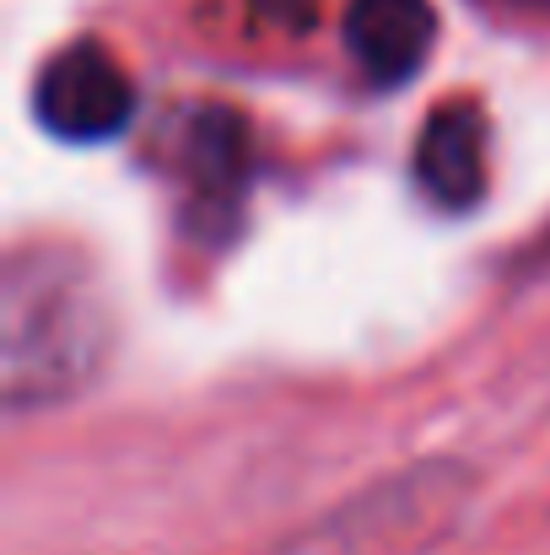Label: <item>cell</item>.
<instances>
[{"label":"cell","instance_id":"obj_1","mask_svg":"<svg viewBox=\"0 0 550 555\" xmlns=\"http://www.w3.org/2000/svg\"><path fill=\"white\" fill-rule=\"evenodd\" d=\"M119 340L98 264L65 243H22L0 275V393L33 415L87 393Z\"/></svg>","mask_w":550,"mask_h":555},{"label":"cell","instance_id":"obj_2","mask_svg":"<svg viewBox=\"0 0 550 555\" xmlns=\"http://www.w3.org/2000/svg\"><path fill=\"white\" fill-rule=\"evenodd\" d=\"M475 502V469L459 459H421L372 480L308 534L276 555H437Z\"/></svg>","mask_w":550,"mask_h":555},{"label":"cell","instance_id":"obj_3","mask_svg":"<svg viewBox=\"0 0 550 555\" xmlns=\"http://www.w3.org/2000/svg\"><path fill=\"white\" fill-rule=\"evenodd\" d=\"M163 152L183 221L205 237L232 232L248 199V119L227 103H183L163 130Z\"/></svg>","mask_w":550,"mask_h":555},{"label":"cell","instance_id":"obj_4","mask_svg":"<svg viewBox=\"0 0 550 555\" xmlns=\"http://www.w3.org/2000/svg\"><path fill=\"white\" fill-rule=\"evenodd\" d=\"M33 119L65 146H103L136 119V81L108 43L76 38L33 81Z\"/></svg>","mask_w":550,"mask_h":555},{"label":"cell","instance_id":"obj_5","mask_svg":"<svg viewBox=\"0 0 550 555\" xmlns=\"http://www.w3.org/2000/svg\"><path fill=\"white\" fill-rule=\"evenodd\" d=\"M415 189L448 210L464 216L486 199L491 179V119L475 98H448L426 114L421 135H415Z\"/></svg>","mask_w":550,"mask_h":555},{"label":"cell","instance_id":"obj_6","mask_svg":"<svg viewBox=\"0 0 550 555\" xmlns=\"http://www.w3.org/2000/svg\"><path fill=\"white\" fill-rule=\"evenodd\" d=\"M341 33L372 87H405L432 60L437 11L432 0H346Z\"/></svg>","mask_w":550,"mask_h":555},{"label":"cell","instance_id":"obj_7","mask_svg":"<svg viewBox=\"0 0 550 555\" xmlns=\"http://www.w3.org/2000/svg\"><path fill=\"white\" fill-rule=\"evenodd\" d=\"M475 5H486L508 22H550V0H475Z\"/></svg>","mask_w":550,"mask_h":555},{"label":"cell","instance_id":"obj_8","mask_svg":"<svg viewBox=\"0 0 550 555\" xmlns=\"http://www.w3.org/2000/svg\"><path fill=\"white\" fill-rule=\"evenodd\" d=\"M254 5H259L265 16H281V22L297 27V22H314V5H319V0H254Z\"/></svg>","mask_w":550,"mask_h":555}]
</instances>
